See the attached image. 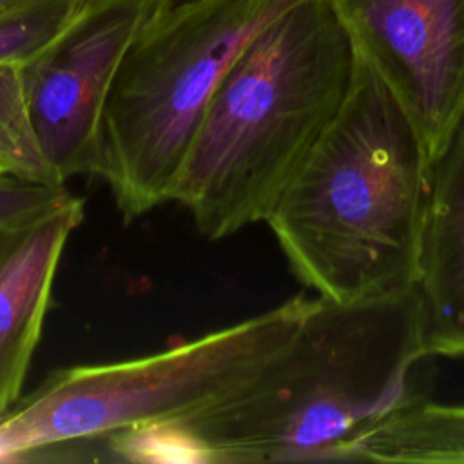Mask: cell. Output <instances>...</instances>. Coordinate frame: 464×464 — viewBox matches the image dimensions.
<instances>
[{"instance_id":"obj_1","label":"cell","mask_w":464,"mask_h":464,"mask_svg":"<svg viewBox=\"0 0 464 464\" xmlns=\"http://www.w3.org/2000/svg\"><path fill=\"white\" fill-rule=\"evenodd\" d=\"M430 179L413 120L357 56L343 103L266 225L319 297L344 306L404 297L420 276Z\"/></svg>"},{"instance_id":"obj_2","label":"cell","mask_w":464,"mask_h":464,"mask_svg":"<svg viewBox=\"0 0 464 464\" xmlns=\"http://www.w3.org/2000/svg\"><path fill=\"white\" fill-rule=\"evenodd\" d=\"M355 58L328 0H295L246 44L170 194L203 237L219 241L266 223L343 103Z\"/></svg>"},{"instance_id":"obj_3","label":"cell","mask_w":464,"mask_h":464,"mask_svg":"<svg viewBox=\"0 0 464 464\" xmlns=\"http://www.w3.org/2000/svg\"><path fill=\"white\" fill-rule=\"evenodd\" d=\"M428 359L415 292L352 306L323 299L245 397L181 430L198 462H348L366 431L428 395Z\"/></svg>"},{"instance_id":"obj_4","label":"cell","mask_w":464,"mask_h":464,"mask_svg":"<svg viewBox=\"0 0 464 464\" xmlns=\"http://www.w3.org/2000/svg\"><path fill=\"white\" fill-rule=\"evenodd\" d=\"M321 301L297 294L158 353L58 368L0 419V460L132 428L196 426L245 397Z\"/></svg>"},{"instance_id":"obj_5","label":"cell","mask_w":464,"mask_h":464,"mask_svg":"<svg viewBox=\"0 0 464 464\" xmlns=\"http://www.w3.org/2000/svg\"><path fill=\"white\" fill-rule=\"evenodd\" d=\"M295 0H188L158 9L123 56L100 127L94 176L125 221L170 201L223 76Z\"/></svg>"},{"instance_id":"obj_6","label":"cell","mask_w":464,"mask_h":464,"mask_svg":"<svg viewBox=\"0 0 464 464\" xmlns=\"http://www.w3.org/2000/svg\"><path fill=\"white\" fill-rule=\"evenodd\" d=\"M156 7V0H92L67 31L22 67L36 136L63 183L94 176L111 87Z\"/></svg>"},{"instance_id":"obj_7","label":"cell","mask_w":464,"mask_h":464,"mask_svg":"<svg viewBox=\"0 0 464 464\" xmlns=\"http://www.w3.org/2000/svg\"><path fill=\"white\" fill-rule=\"evenodd\" d=\"M328 2L433 160L464 114V0Z\"/></svg>"},{"instance_id":"obj_8","label":"cell","mask_w":464,"mask_h":464,"mask_svg":"<svg viewBox=\"0 0 464 464\" xmlns=\"http://www.w3.org/2000/svg\"><path fill=\"white\" fill-rule=\"evenodd\" d=\"M82 219L83 199L0 241V419L20 401L62 254Z\"/></svg>"},{"instance_id":"obj_9","label":"cell","mask_w":464,"mask_h":464,"mask_svg":"<svg viewBox=\"0 0 464 464\" xmlns=\"http://www.w3.org/2000/svg\"><path fill=\"white\" fill-rule=\"evenodd\" d=\"M415 294L430 355L450 357L464 344V114L431 160Z\"/></svg>"},{"instance_id":"obj_10","label":"cell","mask_w":464,"mask_h":464,"mask_svg":"<svg viewBox=\"0 0 464 464\" xmlns=\"http://www.w3.org/2000/svg\"><path fill=\"white\" fill-rule=\"evenodd\" d=\"M348 462H464V404L415 399L366 431Z\"/></svg>"},{"instance_id":"obj_11","label":"cell","mask_w":464,"mask_h":464,"mask_svg":"<svg viewBox=\"0 0 464 464\" xmlns=\"http://www.w3.org/2000/svg\"><path fill=\"white\" fill-rule=\"evenodd\" d=\"M0 176L63 185L36 136L20 65H0Z\"/></svg>"},{"instance_id":"obj_12","label":"cell","mask_w":464,"mask_h":464,"mask_svg":"<svg viewBox=\"0 0 464 464\" xmlns=\"http://www.w3.org/2000/svg\"><path fill=\"white\" fill-rule=\"evenodd\" d=\"M92 0H11L0 7V65H27Z\"/></svg>"},{"instance_id":"obj_13","label":"cell","mask_w":464,"mask_h":464,"mask_svg":"<svg viewBox=\"0 0 464 464\" xmlns=\"http://www.w3.org/2000/svg\"><path fill=\"white\" fill-rule=\"evenodd\" d=\"M82 198L63 185L0 176V234H13L54 216Z\"/></svg>"},{"instance_id":"obj_14","label":"cell","mask_w":464,"mask_h":464,"mask_svg":"<svg viewBox=\"0 0 464 464\" xmlns=\"http://www.w3.org/2000/svg\"><path fill=\"white\" fill-rule=\"evenodd\" d=\"M183 2H188V0H158V9H169V7H174Z\"/></svg>"},{"instance_id":"obj_15","label":"cell","mask_w":464,"mask_h":464,"mask_svg":"<svg viewBox=\"0 0 464 464\" xmlns=\"http://www.w3.org/2000/svg\"><path fill=\"white\" fill-rule=\"evenodd\" d=\"M450 359H464V344H460L459 348H455L450 355Z\"/></svg>"},{"instance_id":"obj_16","label":"cell","mask_w":464,"mask_h":464,"mask_svg":"<svg viewBox=\"0 0 464 464\" xmlns=\"http://www.w3.org/2000/svg\"><path fill=\"white\" fill-rule=\"evenodd\" d=\"M9 2H11V0H0V7H4V5L9 4Z\"/></svg>"},{"instance_id":"obj_17","label":"cell","mask_w":464,"mask_h":464,"mask_svg":"<svg viewBox=\"0 0 464 464\" xmlns=\"http://www.w3.org/2000/svg\"><path fill=\"white\" fill-rule=\"evenodd\" d=\"M4 236H5V234H0V241H2V237H4Z\"/></svg>"}]
</instances>
